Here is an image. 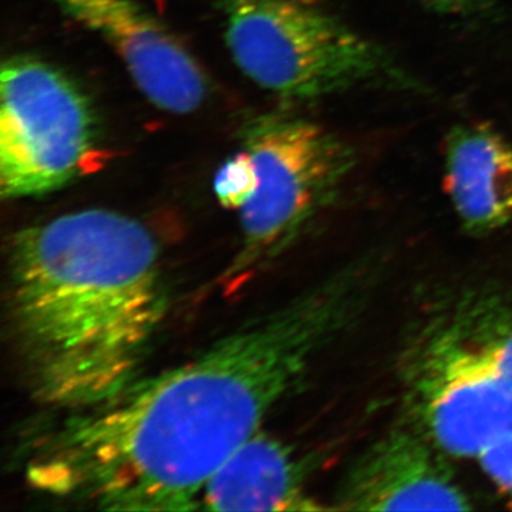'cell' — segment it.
I'll use <instances>...</instances> for the list:
<instances>
[{"mask_svg": "<svg viewBox=\"0 0 512 512\" xmlns=\"http://www.w3.org/2000/svg\"><path fill=\"white\" fill-rule=\"evenodd\" d=\"M383 262L362 256L183 365L50 419L22 443L26 483L104 511L198 510L212 474L365 312Z\"/></svg>", "mask_w": 512, "mask_h": 512, "instance_id": "obj_1", "label": "cell"}, {"mask_svg": "<svg viewBox=\"0 0 512 512\" xmlns=\"http://www.w3.org/2000/svg\"><path fill=\"white\" fill-rule=\"evenodd\" d=\"M6 255L10 338L37 402L92 409L144 377L170 309L147 227L104 208L74 211L19 229Z\"/></svg>", "mask_w": 512, "mask_h": 512, "instance_id": "obj_2", "label": "cell"}, {"mask_svg": "<svg viewBox=\"0 0 512 512\" xmlns=\"http://www.w3.org/2000/svg\"><path fill=\"white\" fill-rule=\"evenodd\" d=\"M221 10L238 69L282 99L366 86L424 90L386 49L312 0H222Z\"/></svg>", "mask_w": 512, "mask_h": 512, "instance_id": "obj_3", "label": "cell"}, {"mask_svg": "<svg viewBox=\"0 0 512 512\" xmlns=\"http://www.w3.org/2000/svg\"><path fill=\"white\" fill-rule=\"evenodd\" d=\"M239 143L254 163L256 188L238 211L241 242L218 281L228 295L296 244L333 204L357 163L345 140L284 111L248 117Z\"/></svg>", "mask_w": 512, "mask_h": 512, "instance_id": "obj_4", "label": "cell"}, {"mask_svg": "<svg viewBox=\"0 0 512 512\" xmlns=\"http://www.w3.org/2000/svg\"><path fill=\"white\" fill-rule=\"evenodd\" d=\"M100 126L79 84L39 57L6 59L0 73V194L5 200L62 190L89 171Z\"/></svg>", "mask_w": 512, "mask_h": 512, "instance_id": "obj_5", "label": "cell"}, {"mask_svg": "<svg viewBox=\"0 0 512 512\" xmlns=\"http://www.w3.org/2000/svg\"><path fill=\"white\" fill-rule=\"evenodd\" d=\"M403 380L410 423L446 456L477 460L512 433V383L456 318L414 343Z\"/></svg>", "mask_w": 512, "mask_h": 512, "instance_id": "obj_6", "label": "cell"}, {"mask_svg": "<svg viewBox=\"0 0 512 512\" xmlns=\"http://www.w3.org/2000/svg\"><path fill=\"white\" fill-rule=\"evenodd\" d=\"M67 18L100 36L158 109L192 113L208 93L207 74L170 28L136 0H53Z\"/></svg>", "mask_w": 512, "mask_h": 512, "instance_id": "obj_7", "label": "cell"}, {"mask_svg": "<svg viewBox=\"0 0 512 512\" xmlns=\"http://www.w3.org/2000/svg\"><path fill=\"white\" fill-rule=\"evenodd\" d=\"M335 510L467 511L446 454L412 423L389 431L349 468Z\"/></svg>", "mask_w": 512, "mask_h": 512, "instance_id": "obj_8", "label": "cell"}, {"mask_svg": "<svg viewBox=\"0 0 512 512\" xmlns=\"http://www.w3.org/2000/svg\"><path fill=\"white\" fill-rule=\"evenodd\" d=\"M308 470L284 441L258 430L212 474L198 510H326L308 493Z\"/></svg>", "mask_w": 512, "mask_h": 512, "instance_id": "obj_9", "label": "cell"}, {"mask_svg": "<svg viewBox=\"0 0 512 512\" xmlns=\"http://www.w3.org/2000/svg\"><path fill=\"white\" fill-rule=\"evenodd\" d=\"M444 187L461 227L476 237L512 225V144L494 128H451L444 146Z\"/></svg>", "mask_w": 512, "mask_h": 512, "instance_id": "obj_10", "label": "cell"}, {"mask_svg": "<svg viewBox=\"0 0 512 512\" xmlns=\"http://www.w3.org/2000/svg\"><path fill=\"white\" fill-rule=\"evenodd\" d=\"M468 338L483 350L495 369L512 383V319L500 308H480L454 316Z\"/></svg>", "mask_w": 512, "mask_h": 512, "instance_id": "obj_11", "label": "cell"}, {"mask_svg": "<svg viewBox=\"0 0 512 512\" xmlns=\"http://www.w3.org/2000/svg\"><path fill=\"white\" fill-rule=\"evenodd\" d=\"M256 188L254 163L247 151H238L221 165L214 180V191L222 207L239 211Z\"/></svg>", "mask_w": 512, "mask_h": 512, "instance_id": "obj_12", "label": "cell"}, {"mask_svg": "<svg viewBox=\"0 0 512 512\" xmlns=\"http://www.w3.org/2000/svg\"><path fill=\"white\" fill-rule=\"evenodd\" d=\"M477 461L512 504V433L485 447Z\"/></svg>", "mask_w": 512, "mask_h": 512, "instance_id": "obj_13", "label": "cell"}, {"mask_svg": "<svg viewBox=\"0 0 512 512\" xmlns=\"http://www.w3.org/2000/svg\"><path fill=\"white\" fill-rule=\"evenodd\" d=\"M434 12L450 16H471L483 10L490 0H420Z\"/></svg>", "mask_w": 512, "mask_h": 512, "instance_id": "obj_14", "label": "cell"}]
</instances>
